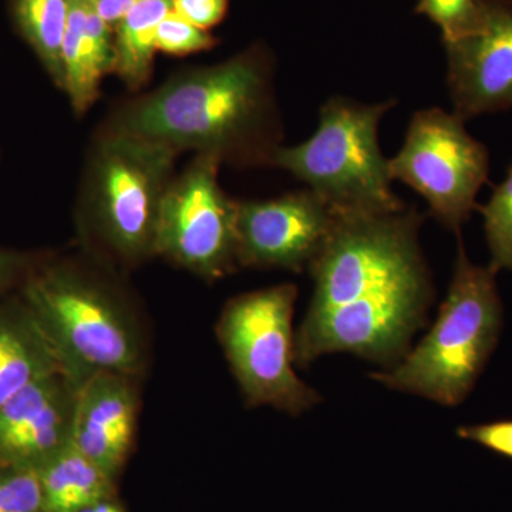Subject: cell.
Masks as SVG:
<instances>
[{"instance_id": "obj_10", "label": "cell", "mask_w": 512, "mask_h": 512, "mask_svg": "<svg viewBox=\"0 0 512 512\" xmlns=\"http://www.w3.org/2000/svg\"><path fill=\"white\" fill-rule=\"evenodd\" d=\"M338 214L309 188L264 201H238L239 268L305 271L335 228Z\"/></svg>"}, {"instance_id": "obj_7", "label": "cell", "mask_w": 512, "mask_h": 512, "mask_svg": "<svg viewBox=\"0 0 512 512\" xmlns=\"http://www.w3.org/2000/svg\"><path fill=\"white\" fill-rule=\"evenodd\" d=\"M296 299L293 284L241 293L225 303L215 325L229 369L251 409L269 406L296 417L322 400L293 369Z\"/></svg>"}, {"instance_id": "obj_3", "label": "cell", "mask_w": 512, "mask_h": 512, "mask_svg": "<svg viewBox=\"0 0 512 512\" xmlns=\"http://www.w3.org/2000/svg\"><path fill=\"white\" fill-rule=\"evenodd\" d=\"M123 275L84 251H47L20 286L62 372L77 387L101 373L147 375L150 328Z\"/></svg>"}, {"instance_id": "obj_16", "label": "cell", "mask_w": 512, "mask_h": 512, "mask_svg": "<svg viewBox=\"0 0 512 512\" xmlns=\"http://www.w3.org/2000/svg\"><path fill=\"white\" fill-rule=\"evenodd\" d=\"M173 0H140L114 26V74L130 90H140L153 72L157 32Z\"/></svg>"}, {"instance_id": "obj_14", "label": "cell", "mask_w": 512, "mask_h": 512, "mask_svg": "<svg viewBox=\"0 0 512 512\" xmlns=\"http://www.w3.org/2000/svg\"><path fill=\"white\" fill-rule=\"evenodd\" d=\"M57 372L55 349L25 299L19 292L0 298V407Z\"/></svg>"}, {"instance_id": "obj_5", "label": "cell", "mask_w": 512, "mask_h": 512, "mask_svg": "<svg viewBox=\"0 0 512 512\" xmlns=\"http://www.w3.org/2000/svg\"><path fill=\"white\" fill-rule=\"evenodd\" d=\"M497 272L468 258L458 234L453 278L433 328L399 365L373 373L387 389L458 406L470 396L500 340L504 308Z\"/></svg>"}, {"instance_id": "obj_25", "label": "cell", "mask_w": 512, "mask_h": 512, "mask_svg": "<svg viewBox=\"0 0 512 512\" xmlns=\"http://www.w3.org/2000/svg\"><path fill=\"white\" fill-rule=\"evenodd\" d=\"M228 8L229 0H173V12L202 30L220 25Z\"/></svg>"}, {"instance_id": "obj_8", "label": "cell", "mask_w": 512, "mask_h": 512, "mask_svg": "<svg viewBox=\"0 0 512 512\" xmlns=\"http://www.w3.org/2000/svg\"><path fill=\"white\" fill-rule=\"evenodd\" d=\"M464 123L439 107L416 111L403 147L389 160L393 181L413 188L430 215L457 235L477 210L478 192L490 175V153Z\"/></svg>"}, {"instance_id": "obj_20", "label": "cell", "mask_w": 512, "mask_h": 512, "mask_svg": "<svg viewBox=\"0 0 512 512\" xmlns=\"http://www.w3.org/2000/svg\"><path fill=\"white\" fill-rule=\"evenodd\" d=\"M416 12L440 29L443 45H450L480 32L487 0H417Z\"/></svg>"}, {"instance_id": "obj_4", "label": "cell", "mask_w": 512, "mask_h": 512, "mask_svg": "<svg viewBox=\"0 0 512 512\" xmlns=\"http://www.w3.org/2000/svg\"><path fill=\"white\" fill-rule=\"evenodd\" d=\"M180 154L158 141L101 130L77 202L82 251L121 274L156 258L158 215Z\"/></svg>"}, {"instance_id": "obj_13", "label": "cell", "mask_w": 512, "mask_h": 512, "mask_svg": "<svg viewBox=\"0 0 512 512\" xmlns=\"http://www.w3.org/2000/svg\"><path fill=\"white\" fill-rule=\"evenodd\" d=\"M140 386V379L101 373L77 390L72 446L111 480L126 464L136 441Z\"/></svg>"}, {"instance_id": "obj_2", "label": "cell", "mask_w": 512, "mask_h": 512, "mask_svg": "<svg viewBox=\"0 0 512 512\" xmlns=\"http://www.w3.org/2000/svg\"><path fill=\"white\" fill-rule=\"evenodd\" d=\"M274 82L271 53L254 45L214 66L175 73L154 92L124 103L103 130L221 164L271 167L284 137Z\"/></svg>"}, {"instance_id": "obj_18", "label": "cell", "mask_w": 512, "mask_h": 512, "mask_svg": "<svg viewBox=\"0 0 512 512\" xmlns=\"http://www.w3.org/2000/svg\"><path fill=\"white\" fill-rule=\"evenodd\" d=\"M70 0H10L13 25L35 52L53 83L63 90V42Z\"/></svg>"}, {"instance_id": "obj_19", "label": "cell", "mask_w": 512, "mask_h": 512, "mask_svg": "<svg viewBox=\"0 0 512 512\" xmlns=\"http://www.w3.org/2000/svg\"><path fill=\"white\" fill-rule=\"evenodd\" d=\"M476 211L483 215L485 239L491 254L488 265L497 274L501 269L512 271V163L504 180L495 185L490 200L477 205Z\"/></svg>"}, {"instance_id": "obj_1", "label": "cell", "mask_w": 512, "mask_h": 512, "mask_svg": "<svg viewBox=\"0 0 512 512\" xmlns=\"http://www.w3.org/2000/svg\"><path fill=\"white\" fill-rule=\"evenodd\" d=\"M423 221L409 205L390 214H338L308 268L313 295L295 332L296 366L333 353H352L384 370L402 362L434 301L420 247Z\"/></svg>"}, {"instance_id": "obj_22", "label": "cell", "mask_w": 512, "mask_h": 512, "mask_svg": "<svg viewBox=\"0 0 512 512\" xmlns=\"http://www.w3.org/2000/svg\"><path fill=\"white\" fill-rule=\"evenodd\" d=\"M214 46H217V39L208 30L191 25L173 10L165 16L158 28L157 52L165 55L187 56L210 50Z\"/></svg>"}, {"instance_id": "obj_15", "label": "cell", "mask_w": 512, "mask_h": 512, "mask_svg": "<svg viewBox=\"0 0 512 512\" xmlns=\"http://www.w3.org/2000/svg\"><path fill=\"white\" fill-rule=\"evenodd\" d=\"M36 471L45 512H80L113 495V480L72 444Z\"/></svg>"}, {"instance_id": "obj_9", "label": "cell", "mask_w": 512, "mask_h": 512, "mask_svg": "<svg viewBox=\"0 0 512 512\" xmlns=\"http://www.w3.org/2000/svg\"><path fill=\"white\" fill-rule=\"evenodd\" d=\"M221 165L217 158L194 156L174 175L158 215L156 258L208 282L239 268L238 201L222 190Z\"/></svg>"}, {"instance_id": "obj_27", "label": "cell", "mask_w": 512, "mask_h": 512, "mask_svg": "<svg viewBox=\"0 0 512 512\" xmlns=\"http://www.w3.org/2000/svg\"><path fill=\"white\" fill-rule=\"evenodd\" d=\"M80 512H124V510L120 504L113 500V495H110V497L103 498V500L89 505V507L84 508Z\"/></svg>"}, {"instance_id": "obj_23", "label": "cell", "mask_w": 512, "mask_h": 512, "mask_svg": "<svg viewBox=\"0 0 512 512\" xmlns=\"http://www.w3.org/2000/svg\"><path fill=\"white\" fill-rule=\"evenodd\" d=\"M46 252L0 247V298L19 291Z\"/></svg>"}, {"instance_id": "obj_21", "label": "cell", "mask_w": 512, "mask_h": 512, "mask_svg": "<svg viewBox=\"0 0 512 512\" xmlns=\"http://www.w3.org/2000/svg\"><path fill=\"white\" fill-rule=\"evenodd\" d=\"M0 512H45L36 470L0 466Z\"/></svg>"}, {"instance_id": "obj_11", "label": "cell", "mask_w": 512, "mask_h": 512, "mask_svg": "<svg viewBox=\"0 0 512 512\" xmlns=\"http://www.w3.org/2000/svg\"><path fill=\"white\" fill-rule=\"evenodd\" d=\"M447 87L464 121L512 107V0H487L480 32L444 45Z\"/></svg>"}, {"instance_id": "obj_17", "label": "cell", "mask_w": 512, "mask_h": 512, "mask_svg": "<svg viewBox=\"0 0 512 512\" xmlns=\"http://www.w3.org/2000/svg\"><path fill=\"white\" fill-rule=\"evenodd\" d=\"M87 0H70L63 42V92L74 113H86L100 96V86L111 70L97 55L86 32Z\"/></svg>"}, {"instance_id": "obj_24", "label": "cell", "mask_w": 512, "mask_h": 512, "mask_svg": "<svg viewBox=\"0 0 512 512\" xmlns=\"http://www.w3.org/2000/svg\"><path fill=\"white\" fill-rule=\"evenodd\" d=\"M457 436L512 460V419L461 426L457 429Z\"/></svg>"}, {"instance_id": "obj_12", "label": "cell", "mask_w": 512, "mask_h": 512, "mask_svg": "<svg viewBox=\"0 0 512 512\" xmlns=\"http://www.w3.org/2000/svg\"><path fill=\"white\" fill-rule=\"evenodd\" d=\"M76 386L63 372L30 384L0 407V466L39 468L72 444Z\"/></svg>"}, {"instance_id": "obj_6", "label": "cell", "mask_w": 512, "mask_h": 512, "mask_svg": "<svg viewBox=\"0 0 512 512\" xmlns=\"http://www.w3.org/2000/svg\"><path fill=\"white\" fill-rule=\"evenodd\" d=\"M396 100L365 104L330 97L319 126L298 146H281L271 167L281 168L318 194L336 214H390L407 207L394 192L389 160L379 143L384 114Z\"/></svg>"}, {"instance_id": "obj_26", "label": "cell", "mask_w": 512, "mask_h": 512, "mask_svg": "<svg viewBox=\"0 0 512 512\" xmlns=\"http://www.w3.org/2000/svg\"><path fill=\"white\" fill-rule=\"evenodd\" d=\"M140 0H96L97 12L114 29L121 18Z\"/></svg>"}]
</instances>
